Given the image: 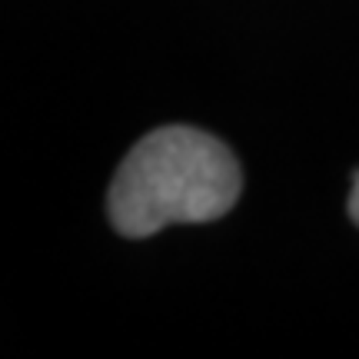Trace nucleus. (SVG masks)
Wrapping results in <instances>:
<instances>
[{
    "mask_svg": "<svg viewBox=\"0 0 359 359\" xmlns=\"http://www.w3.org/2000/svg\"><path fill=\"white\" fill-rule=\"evenodd\" d=\"M349 217H353V223L359 226V173H356V187L349 193Z\"/></svg>",
    "mask_w": 359,
    "mask_h": 359,
    "instance_id": "f03ea898",
    "label": "nucleus"
},
{
    "mask_svg": "<svg viewBox=\"0 0 359 359\" xmlns=\"http://www.w3.org/2000/svg\"><path fill=\"white\" fill-rule=\"evenodd\" d=\"M240 190V163L217 137L196 127H160L123 156L107 210L116 233L140 240L170 223L226 217Z\"/></svg>",
    "mask_w": 359,
    "mask_h": 359,
    "instance_id": "f257e3e1",
    "label": "nucleus"
}]
</instances>
